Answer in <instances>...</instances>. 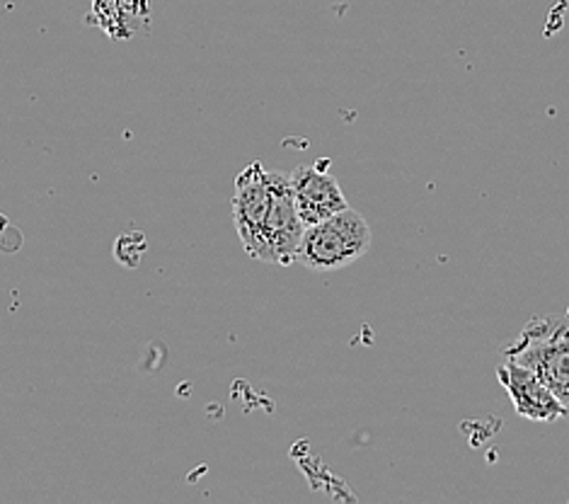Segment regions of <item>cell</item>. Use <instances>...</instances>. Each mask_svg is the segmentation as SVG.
<instances>
[{
  "instance_id": "obj_1",
  "label": "cell",
  "mask_w": 569,
  "mask_h": 504,
  "mask_svg": "<svg viewBox=\"0 0 569 504\" xmlns=\"http://www.w3.org/2000/svg\"><path fill=\"white\" fill-rule=\"evenodd\" d=\"M501 354L543 378L569 417V318L540 316L528 320Z\"/></svg>"
},
{
  "instance_id": "obj_2",
  "label": "cell",
  "mask_w": 569,
  "mask_h": 504,
  "mask_svg": "<svg viewBox=\"0 0 569 504\" xmlns=\"http://www.w3.org/2000/svg\"><path fill=\"white\" fill-rule=\"evenodd\" d=\"M373 234L357 209H342L313 226H306V234L298 248L296 263L310 271H337L371 250Z\"/></svg>"
},
{
  "instance_id": "obj_3",
  "label": "cell",
  "mask_w": 569,
  "mask_h": 504,
  "mask_svg": "<svg viewBox=\"0 0 569 504\" xmlns=\"http://www.w3.org/2000/svg\"><path fill=\"white\" fill-rule=\"evenodd\" d=\"M289 180L296 211L306 226H313L349 207L340 182L330 172L328 158L296 168L293 172H289Z\"/></svg>"
},
{
  "instance_id": "obj_4",
  "label": "cell",
  "mask_w": 569,
  "mask_h": 504,
  "mask_svg": "<svg viewBox=\"0 0 569 504\" xmlns=\"http://www.w3.org/2000/svg\"><path fill=\"white\" fill-rule=\"evenodd\" d=\"M497 378L511 398L513 411L521 417L533 422H555L567 417L558 398L543 384V378L533 369H528V366L507 359L497 369Z\"/></svg>"
},
{
  "instance_id": "obj_5",
  "label": "cell",
  "mask_w": 569,
  "mask_h": 504,
  "mask_svg": "<svg viewBox=\"0 0 569 504\" xmlns=\"http://www.w3.org/2000/svg\"><path fill=\"white\" fill-rule=\"evenodd\" d=\"M6 226V219H3V216H0V228H3Z\"/></svg>"
}]
</instances>
